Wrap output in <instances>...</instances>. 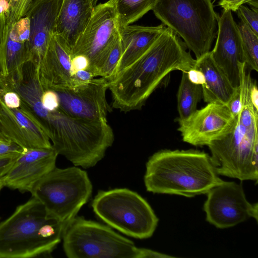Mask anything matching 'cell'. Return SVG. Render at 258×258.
Here are the masks:
<instances>
[{"mask_svg": "<svg viewBox=\"0 0 258 258\" xmlns=\"http://www.w3.org/2000/svg\"><path fill=\"white\" fill-rule=\"evenodd\" d=\"M196 61L180 37L166 27L140 56L109 82L112 107L124 112L141 109L171 72H187Z\"/></svg>", "mask_w": 258, "mask_h": 258, "instance_id": "obj_1", "label": "cell"}, {"mask_svg": "<svg viewBox=\"0 0 258 258\" xmlns=\"http://www.w3.org/2000/svg\"><path fill=\"white\" fill-rule=\"evenodd\" d=\"M218 175L205 152L165 149L149 158L144 181L149 192L191 198L206 194L221 183Z\"/></svg>", "mask_w": 258, "mask_h": 258, "instance_id": "obj_2", "label": "cell"}, {"mask_svg": "<svg viewBox=\"0 0 258 258\" xmlns=\"http://www.w3.org/2000/svg\"><path fill=\"white\" fill-rule=\"evenodd\" d=\"M65 225L32 197L0 222V258L50 254L61 241Z\"/></svg>", "mask_w": 258, "mask_h": 258, "instance_id": "obj_3", "label": "cell"}, {"mask_svg": "<svg viewBox=\"0 0 258 258\" xmlns=\"http://www.w3.org/2000/svg\"><path fill=\"white\" fill-rule=\"evenodd\" d=\"M63 248L69 258L172 257L138 247L108 226L75 216L63 228Z\"/></svg>", "mask_w": 258, "mask_h": 258, "instance_id": "obj_4", "label": "cell"}, {"mask_svg": "<svg viewBox=\"0 0 258 258\" xmlns=\"http://www.w3.org/2000/svg\"><path fill=\"white\" fill-rule=\"evenodd\" d=\"M152 10L163 24L182 38L196 59L210 51L219 17L212 0H156Z\"/></svg>", "mask_w": 258, "mask_h": 258, "instance_id": "obj_5", "label": "cell"}, {"mask_svg": "<svg viewBox=\"0 0 258 258\" xmlns=\"http://www.w3.org/2000/svg\"><path fill=\"white\" fill-rule=\"evenodd\" d=\"M30 192L48 214L66 224L88 201L92 184L87 172L78 166H55L35 184Z\"/></svg>", "mask_w": 258, "mask_h": 258, "instance_id": "obj_6", "label": "cell"}, {"mask_svg": "<svg viewBox=\"0 0 258 258\" xmlns=\"http://www.w3.org/2000/svg\"><path fill=\"white\" fill-rule=\"evenodd\" d=\"M92 207L108 225L136 238L151 237L158 225V219L147 201L127 188L98 191Z\"/></svg>", "mask_w": 258, "mask_h": 258, "instance_id": "obj_7", "label": "cell"}, {"mask_svg": "<svg viewBox=\"0 0 258 258\" xmlns=\"http://www.w3.org/2000/svg\"><path fill=\"white\" fill-rule=\"evenodd\" d=\"M237 116L228 132L207 146L211 160L218 175L257 182L258 126L246 127Z\"/></svg>", "mask_w": 258, "mask_h": 258, "instance_id": "obj_8", "label": "cell"}, {"mask_svg": "<svg viewBox=\"0 0 258 258\" xmlns=\"http://www.w3.org/2000/svg\"><path fill=\"white\" fill-rule=\"evenodd\" d=\"M119 26L113 6L108 1L94 8L86 28L71 49L72 58L78 55L89 61L87 70L99 77L100 71L115 41Z\"/></svg>", "mask_w": 258, "mask_h": 258, "instance_id": "obj_9", "label": "cell"}, {"mask_svg": "<svg viewBox=\"0 0 258 258\" xmlns=\"http://www.w3.org/2000/svg\"><path fill=\"white\" fill-rule=\"evenodd\" d=\"M206 194V220L216 227L230 228L251 218L257 221V203L249 202L241 183L223 180Z\"/></svg>", "mask_w": 258, "mask_h": 258, "instance_id": "obj_10", "label": "cell"}, {"mask_svg": "<svg viewBox=\"0 0 258 258\" xmlns=\"http://www.w3.org/2000/svg\"><path fill=\"white\" fill-rule=\"evenodd\" d=\"M235 117L226 104L211 103L184 119H177L183 142L195 146H208L224 136Z\"/></svg>", "mask_w": 258, "mask_h": 258, "instance_id": "obj_11", "label": "cell"}, {"mask_svg": "<svg viewBox=\"0 0 258 258\" xmlns=\"http://www.w3.org/2000/svg\"><path fill=\"white\" fill-rule=\"evenodd\" d=\"M108 87L109 81L100 77L74 89L54 91L59 98V108L67 114L89 120L106 121L111 111L106 97Z\"/></svg>", "mask_w": 258, "mask_h": 258, "instance_id": "obj_12", "label": "cell"}, {"mask_svg": "<svg viewBox=\"0 0 258 258\" xmlns=\"http://www.w3.org/2000/svg\"><path fill=\"white\" fill-rule=\"evenodd\" d=\"M217 35L214 48L210 53L233 87L237 88L240 85L238 64L245 62V59L239 30L230 10H223L219 16Z\"/></svg>", "mask_w": 258, "mask_h": 258, "instance_id": "obj_13", "label": "cell"}, {"mask_svg": "<svg viewBox=\"0 0 258 258\" xmlns=\"http://www.w3.org/2000/svg\"><path fill=\"white\" fill-rule=\"evenodd\" d=\"M58 154L52 147L24 149L4 177L5 186L30 192L35 184L55 167Z\"/></svg>", "mask_w": 258, "mask_h": 258, "instance_id": "obj_14", "label": "cell"}, {"mask_svg": "<svg viewBox=\"0 0 258 258\" xmlns=\"http://www.w3.org/2000/svg\"><path fill=\"white\" fill-rule=\"evenodd\" d=\"M0 132L23 149L48 148L50 141L33 117L21 106L10 108L0 93Z\"/></svg>", "mask_w": 258, "mask_h": 258, "instance_id": "obj_15", "label": "cell"}, {"mask_svg": "<svg viewBox=\"0 0 258 258\" xmlns=\"http://www.w3.org/2000/svg\"><path fill=\"white\" fill-rule=\"evenodd\" d=\"M71 50L59 36L53 34L38 69L44 90L73 89Z\"/></svg>", "mask_w": 258, "mask_h": 258, "instance_id": "obj_16", "label": "cell"}, {"mask_svg": "<svg viewBox=\"0 0 258 258\" xmlns=\"http://www.w3.org/2000/svg\"><path fill=\"white\" fill-rule=\"evenodd\" d=\"M62 2V0H32L25 15L30 22V60L38 65L51 35L55 33Z\"/></svg>", "mask_w": 258, "mask_h": 258, "instance_id": "obj_17", "label": "cell"}, {"mask_svg": "<svg viewBox=\"0 0 258 258\" xmlns=\"http://www.w3.org/2000/svg\"><path fill=\"white\" fill-rule=\"evenodd\" d=\"M31 58L29 19L25 16L13 23L7 21L0 40V74H12Z\"/></svg>", "mask_w": 258, "mask_h": 258, "instance_id": "obj_18", "label": "cell"}, {"mask_svg": "<svg viewBox=\"0 0 258 258\" xmlns=\"http://www.w3.org/2000/svg\"><path fill=\"white\" fill-rule=\"evenodd\" d=\"M95 0H62L57 16L55 34L71 50L87 26Z\"/></svg>", "mask_w": 258, "mask_h": 258, "instance_id": "obj_19", "label": "cell"}, {"mask_svg": "<svg viewBox=\"0 0 258 258\" xmlns=\"http://www.w3.org/2000/svg\"><path fill=\"white\" fill-rule=\"evenodd\" d=\"M166 27L162 24L156 26L130 24L119 28L122 52L116 67L115 76L140 56Z\"/></svg>", "mask_w": 258, "mask_h": 258, "instance_id": "obj_20", "label": "cell"}, {"mask_svg": "<svg viewBox=\"0 0 258 258\" xmlns=\"http://www.w3.org/2000/svg\"><path fill=\"white\" fill-rule=\"evenodd\" d=\"M196 60L195 69L200 71L204 78L201 85L204 101L207 103L227 104L236 88L215 62L210 51Z\"/></svg>", "mask_w": 258, "mask_h": 258, "instance_id": "obj_21", "label": "cell"}, {"mask_svg": "<svg viewBox=\"0 0 258 258\" xmlns=\"http://www.w3.org/2000/svg\"><path fill=\"white\" fill-rule=\"evenodd\" d=\"M202 97L201 85L192 83L189 80L186 72H182L177 94L178 118L186 119L194 113Z\"/></svg>", "mask_w": 258, "mask_h": 258, "instance_id": "obj_22", "label": "cell"}, {"mask_svg": "<svg viewBox=\"0 0 258 258\" xmlns=\"http://www.w3.org/2000/svg\"><path fill=\"white\" fill-rule=\"evenodd\" d=\"M114 8L119 28L132 24L152 10L156 0H109Z\"/></svg>", "mask_w": 258, "mask_h": 258, "instance_id": "obj_23", "label": "cell"}, {"mask_svg": "<svg viewBox=\"0 0 258 258\" xmlns=\"http://www.w3.org/2000/svg\"><path fill=\"white\" fill-rule=\"evenodd\" d=\"M240 33L245 62L250 71H258V35L245 24H237Z\"/></svg>", "mask_w": 258, "mask_h": 258, "instance_id": "obj_24", "label": "cell"}, {"mask_svg": "<svg viewBox=\"0 0 258 258\" xmlns=\"http://www.w3.org/2000/svg\"><path fill=\"white\" fill-rule=\"evenodd\" d=\"M121 52V44L119 35L100 71V77H102L109 82L113 80L115 74L116 67L120 58Z\"/></svg>", "mask_w": 258, "mask_h": 258, "instance_id": "obj_25", "label": "cell"}, {"mask_svg": "<svg viewBox=\"0 0 258 258\" xmlns=\"http://www.w3.org/2000/svg\"><path fill=\"white\" fill-rule=\"evenodd\" d=\"M241 22L245 24L255 34L258 35V10L242 5L236 11Z\"/></svg>", "mask_w": 258, "mask_h": 258, "instance_id": "obj_26", "label": "cell"}, {"mask_svg": "<svg viewBox=\"0 0 258 258\" xmlns=\"http://www.w3.org/2000/svg\"><path fill=\"white\" fill-rule=\"evenodd\" d=\"M32 0H9L7 21L13 23L24 17Z\"/></svg>", "mask_w": 258, "mask_h": 258, "instance_id": "obj_27", "label": "cell"}, {"mask_svg": "<svg viewBox=\"0 0 258 258\" xmlns=\"http://www.w3.org/2000/svg\"><path fill=\"white\" fill-rule=\"evenodd\" d=\"M41 101L43 106L50 111L56 109L59 107L58 95L52 90H44L41 95Z\"/></svg>", "mask_w": 258, "mask_h": 258, "instance_id": "obj_28", "label": "cell"}, {"mask_svg": "<svg viewBox=\"0 0 258 258\" xmlns=\"http://www.w3.org/2000/svg\"><path fill=\"white\" fill-rule=\"evenodd\" d=\"M95 77V75L87 69L75 71L72 77L73 89L87 84Z\"/></svg>", "mask_w": 258, "mask_h": 258, "instance_id": "obj_29", "label": "cell"}, {"mask_svg": "<svg viewBox=\"0 0 258 258\" xmlns=\"http://www.w3.org/2000/svg\"><path fill=\"white\" fill-rule=\"evenodd\" d=\"M2 99L6 106L10 108H18L21 105V99L19 94L12 90H0Z\"/></svg>", "mask_w": 258, "mask_h": 258, "instance_id": "obj_30", "label": "cell"}, {"mask_svg": "<svg viewBox=\"0 0 258 258\" xmlns=\"http://www.w3.org/2000/svg\"><path fill=\"white\" fill-rule=\"evenodd\" d=\"M246 3L251 7L258 8V0H220L218 4L223 10L236 12L241 5Z\"/></svg>", "mask_w": 258, "mask_h": 258, "instance_id": "obj_31", "label": "cell"}, {"mask_svg": "<svg viewBox=\"0 0 258 258\" xmlns=\"http://www.w3.org/2000/svg\"><path fill=\"white\" fill-rule=\"evenodd\" d=\"M21 152L0 156V178H4L6 176Z\"/></svg>", "mask_w": 258, "mask_h": 258, "instance_id": "obj_32", "label": "cell"}, {"mask_svg": "<svg viewBox=\"0 0 258 258\" xmlns=\"http://www.w3.org/2000/svg\"><path fill=\"white\" fill-rule=\"evenodd\" d=\"M226 105L234 117H236L239 113L242 106V93L240 85L236 88L233 95Z\"/></svg>", "mask_w": 258, "mask_h": 258, "instance_id": "obj_33", "label": "cell"}, {"mask_svg": "<svg viewBox=\"0 0 258 258\" xmlns=\"http://www.w3.org/2000/svg\"><path fill=\"white\" fill-rule=\"evenodd\" d=\"M9 7L8 0H0V40L7 21Z\"/></svg>", "mask_w": 258, "mask_h": 258, "instance_id": "obj_34", "label": "cell"}, {"mask_svg": "<svg viewBox=\"0 0 258 258\" xmlns=\"http://www.w3.org/2000/svg\"><path fill=\"white\" fill-rule=\"evenodd\" d=\"M72 63L74 73L78 70L87 69L89 67L88 59L82 55H78L73 57Z\"/></svg>", "mask_w": 258, "mask_h": 258, "instance_id": "obj_35", "label": "cell"}, {"mask_svg": "<svg viewBox=\"0 0 258 258\" xmlns=\"http://www.w3.org/2000/svg\"><path fill=\"white\" fill-rule=\"evenodd\" d=\"M189 80L193 83L202 85L204 82L203 73L196 69H192L186 72Z\"/></svg>", "mask_w": 258, "mask_h": 258, "instance_id": "obj_36", "label": "cell"}, {"mask_svg": "<svg viewBox=\"0 0 258 258\" xmlns=\"http://www.w3.org/2000/svg\"><path fill=\"white\" fill-rule=\"evenodd\" d=\"M250 99L254 108L258 110V90L256 81L251 79L250 84Z\"/></svg>", "mask_w": 258, "mask_h": 258, "instance_id": "obj_37", "label": "cell"}, {"mask_svg": "<svg viewBox=\"0 0 258 258\" xmlns=\"http://www.w3.org/2000/svg\"><path fill=\"white\" fill-rule=\"evenodd\" d=\"M8 139H7L1 132H0V142H10Z\"/></svg>", "mask_w": 258, "mask_h": 258, "instance_id": "obj_38", "label": "cell"}, {"mask_svg": "<svg viewBox=\"0 0 258 258\" xmlns=\"http://www.w3.org/2000/svg\"><path fill=\"white\" fill-rule=\"evenodd\" d=\"M4 187H5L4 178H0V192Z\"/></svg>", "mask_w": 258, "mask_h": 258, "instance_id": "obj_39", "label": "cell"}, {"mask_svg": "<svg viewBox=\"0 0 258 258\" xmlns=\"http://www.w3.org/2000/svg\"><path fill=\"white\" fill-rule=\"evenodd\" d=\"M8 1H9V0H8Z\"/></svg>", "mask_w": 258, "mask_h": 258, "instance_id": "obj_40", "label": "cell"}]
</instances>
